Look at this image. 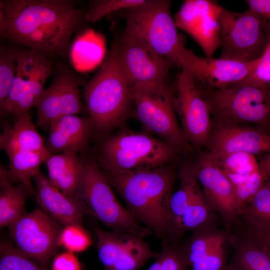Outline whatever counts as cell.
<instances>
[{
	"mask_svg": "<svg viewBox=\"0 0 270 270\" xmlns=\"http://www.w3.org/2000/svg\"><path fill=\"white\" fill-rule=\"evenodd\" d=\"M84 14L70 0H0V38L62 56Z\"/></svg>",
	"mask_w": 270,
	"mask_h": 270,
	"instance_id": "obj_1",
	"label": "cell"
},
{
	"mask_svg": "<svg viewBox=\"0 0 270 270\" xmlns=\"http://www.w3.org/2000/svg\"><path fill=\"white\" fill-rule=\"evenodd\" d=\"M18 51L1 48L0 50V110L5 105L16 74Z\"/></svg>",
	"mask_w": 270,
	"mask_h": 270,
	"instance_id": "obj_34",
	"label": "cell"
},
{
	"mask_svg": "<svg viewBox=\"0 0 270 270\" xmlns=\"http://www.w3.org/2000/svg\"><path fill=\"white\" fill-rule=\"evenodd\" d=\"M225 242L215 248L202 260L192 264V270H224L227 264Z\"/></svg>",
	"mask_w": 270,
	"mask_h": 270,
	"instance_id": "obj_41",
	"label": "cell"
},
{
	"mask_svg": "<svg viewBox=\"0 0 270 270\" xmlns=\"http://www.w3.org/2000/svg\"><path fill=\"white\" fill-rule=\"evenodd\" d=\"M59 246L68 252H80L86 250L92 244V239L82 225L64 226L58 238Z\"/></svg>",
	"mask_w": 270,
	"mask_h": 270,
	"instance_id": "obj_37",
	"label": "cell"
},
{
	"mask_svg": "<svg viewBox=\"0 0 270 270\" xmlns=\"http://www.w3.org/2000/svg\"><path fill=\"white\" fill-rule=\"evenodd\" d=\"M136 116L144 128L177 148L188 147L175 114L174 96L168 85L139 84L130 88Z\"/></svg>",
	"mask_w": 270,
	"mask_h": 270,
	"instance_id": "obj_8",
	"label": "cell"
},
{
	"mask_svg": "<svg viewBox=\"0 0 270 270\" xmlns=\"http://www.w3.org/2000/svg\"><path fill=\"white\" fill-rule=\"evenodd\" d=\"M147 0H92L84 12V20L95 22L104 16L119 10L138 7Z\"/></svg>",
	"mask_w": 270,
	"mask_h": 270,
	"instance_id": "obj_36",
	"label": "cell"
},
{
	"mask_svg": "<svg viewBox=\"0 0 270 270\" xmlns=\"http://www.w3.org/2000/svg\"><path fill=\"white\" fill-rule=\"evenodd\" d=\"M204 87L206 94L201 92L217 123L254 124L270 134V85L236 84L221 89Z\"/></svg>",
	"mask_w": 270,
	"mask_h": 270,
	"instance_id": "obj_6",
	"label": "cell"
},
{
	"mask_svg": "<svg viewBox=\"0 0 270 270\" xmlns=\"http://www.w3.org/2000/svg\"><path fill=\"white\" fill-rule=\"evenodd\" d=\"M267 152V155L258 164V166L260 170L264 174L266 179L270 180V142Z\"/></svg>",
	"mask_w": 270,
	"mask_h": 270,
	"instance_id": "obj_45",
	"label": "cell"
},
{
	"mask_svg": "<svg viewBox=\"0 0 270 270\" xmlns=\"http://www.w3.org/2000/svg\"><path fill=\"white\" fill-rule=\"evenodd\" d=\"M0 226L2 228L8 227L26 213V202L30 194L22 183L13 186L6 176L5 168L2 166H0Z\"/></svg>",
	"mask_w": 270,
	"mask_h": 270,
	"instance_id": "obj_25",
	"label": "cell"
},
{
	"mask_svg": "<svg viewBox=\"0 0 270 270\" xmlns=\"http://www.w3.org/2000/svg\"><path fill=\"white\" fill-rule=\"evenodd\" d=\"M214 160L234 186L260 170L254 155L247 152H236Z\"/></svg>",
	"mask_w": 270,
	"mask_h": 270,
	"instance_id": "obj_31",
	"label": "cell"
},
{
	"mask_svg": "<svg viewBox=\"0 0 270 270\" xmlns=\"http://www.w3.org/2000/svg\"><path fill=\"white\" fill-rule=\"evenodd\" d=\"M92 228L97 238L98 254L104 270H110L130 234L108 232L94 224Z\"/></svg>",
	"mask_w": 270,
	"mask_h": 270,
	"instance_id": "obj_33",
	"label": "cell"
},
{
	"mask_svg": "<svg viewBox=\"0 0 270 270\" xmlns=\"http://www.w3.org/2000/svg\"><path fill=\"white\" fill-rule=\"evenodd\" d=\"M158 253L151 249L144 238L130 234L110 270H138Z\"/></svg>",
	"mask_w": 270,
	"mask_h": 270,
	"instance_id": "obj_29",
	"label": "cell"
},
{
	"mask_svg": "<svg viewBox=\"0 0 270 270\" xmlns=\"http://www.w3.org/2000/svg\"><path fill=\"white\" fill-rule=\"evenodd\" d=\"M160 254L162 260L160 270H188L189 266L180 244L162 242Z\"/></svg>",
	"mask_w": 270,
	"mask_h": 270,
	"instance_id": "obj_39",
	"label": "cell"
},
{
	"mask_svg": "<svg viewBox=\"0 0 270 270\" xmlns=\"http://www.w3.org/2000/svg\"><path fill=\"white\" fill-rule=\"evenodd\" d=\"M193 167L209 205L230 228L238 216L233 184L208 152L202 154Z\"/></svg>",
	"mask_w": 270,
	"mask_h": 270,
	"instance_id": "obj_15",
	"label": "cell"
},
{
	"mask_svg": "<svg viewBox=\"0 0 270 270\" xmlns=\"http://www.w3.org/2000/svg\"><path fill=\"white\" fill-rule=\"evenodd\" d=\"M34 106L37 110L36 124L48 130L51 124L62 116L88 114L82 100L80 82L68 70L61 71L52 84L44 89Z\"/></svg>",
	"mask_w": 270,
	"mask_h": 270,
	"instance_id": "obj_14",
	"label": "cell"
},
{
	"mask_svg": "<svg viewBox=\"0 0 270 270\" xmlns=\"http://www.w3.org/2000/svg\"><path fill=\"white\" fill-rule=\"evenodd\" d=\"M72 151L52 154L46 162L48 178L62 193L72 198L82 178L84 159Z\"/></svg>",
	"mask_w": 270,
	"mask_h": 270,
	"instance_id": "obj_21",
	"label": "cell"
},
{
	"mask_svg": "<svg viewBox=\"0 0 270 270\" xmlns=\"http://www.w3.org/2000/svg\"><path fill=\"white\" fill-rule=\"evenodd\" d=\"M52 270H82V268L77 257L73 252L68 251L54 257Z\"/></svg>",
	"mask_w": 270,
	"mask_h": 270,
	"instance_id": "obj_43",
	"label": "cell"
},
{
	"mask_svg": "<svg viewBox=\"0 0 270 270\" xmlns=\"http://www.w3.org/2000/svg\"><path fill=\"white\" fill-rule=\"evenodd\" d=\"M270 134L258 128L216 123L208 142V152L216 160L236 152L254 155L268 150Z\"/></svg>",
	"mask_w": 270,
	"mask_h": 270,
	"instance_id": "obj_16",
	"label": "cell"
},
{
	"mask_svg": "<svg viewBox=\"0 0 270 270\" xmlns=\"http://www.w3.org/2000/svg\"><path fill=\"white\" fill-rule=\"evenodd\" d=\"M34 179L36 200L44 212L64 226L82 225L84 214L72 198L54 186L40 170Z\"/></svg>",
	"mask_w": 270,
	"mask_h": 270,
	"instance_id": "obj_19",
	"label": "cell"
},
{
	"mask_svg": "<svg viewBox=\"0 0 270 270\" xmlns=\"http://www.w3.org/2000/svg\"><path fill=\"white\" fill-rule=\"evenodd\" d=\"M177 149L146 134L124 130L102 140L98 159L102 172L121 173L164 166L174 158Z\"/></svg>",
	"mask_w": 270,
	"mask_h": 270,
	"instance_id": "obj_5",
	"label": "cell"
},
{
	"mask_svg": "<svg viewBox=\"0 0 270 270\" xmlns=\"http://www.w3.org/2000/svg\"><path fill=\"white\" fill-rule=\"evenodd\" d=\"M170 4V0H147L138 7L126 10L125 28L141 36L156 52L183 70L191 50L185 47L179 36Z\"/></svg>",
	"mask_w": 270,
	"mask_h": 270,
	"instance_id": "obj_7",
	"label": "cell"
},
{
	"mask_svg": "<svg viewBox=\"0 0 270 270\" xmlns=\"http://www.w3.org/2000/svg\"><path fill=\"white\" fill-rule=\"evenodd\" d=\"M180 184L172 193L168 207V233L164 242L178 244V232L180 219L192 198L200 188L193 166L185 164L178 174Z\"/></svg>",
	"mask_w": 270,
	"mask_h": 270,
	"instance_id": "obj_22",
	"label": "cell"
},
{
	"mask_svg": "<svg viewBox=\"0 0 270 270\" xmlns=\"http://www.w3.org/2000/svg\"><path fill=\"white\" fill-rule=\"evenodd\" d=\"M266 180L264 174L259 170L242 184L234 186L238 212L250 202Z\"/></svg>",
	"mask_w": 270,
	"mask_h": 270,
	"instance_id": "obj_38",
	"label": "cell"
},
{
	"mask_svg": "<svg viewBox=\"0 0 270 270\" xmlns=\"http://www.w3.org/2000/svg\"><path fill=\"white\" fill-rule=\"evenodd\" d=\"M102 172L124 199L132 218L164 242L174 172L166 166L121 173Z\"/></svg>",
	"mask_w": 270,
	"mask_h": 270,
	"instance_id": "obj_2",
	"label": "cell"
},
{
	"mask_svg": "<svg viewBox=\"0 0 270 270\" xmlns=\"http://www.w3.org/2000/svg\"><path fill=\"white\" fill-rule=\"evenodd\" d=\"M222 7L210 0H186L174 16L177 28L190 34L206 58L220 46V16Z\"/></svg>",
	"mask_w": 270,
	"mask_h": 270,
	"instance_id": "obj_13",
	"label": "cell"
},
{
	"mask_svg": "<svg viewBox=\"0 0 270 270\" xmlns=\"http://www.w3.org/2000/svg\"><path fill=\"white\" fill-rule=\"evenodd\" d=\"M44 56L43 53L32 49L18 51L16 74L5 105L0 111L1 115L11 114Z\"/></svg>",
	"mask_w": 270,
	"mask_h": 270,
	"instance_id": "obj_26",
	"label": "cell"
},
{
	"mask_svg": "<svg viewBox=\"0 0 270 270\" xmlns=\"http://www.w3.org/2000/svg\"><path fill=\"white\" fill-rule=\"evenodd\" d=\"M12 124L4 122L0 136V148L6 153L13 150L48 152L44 140L32 120L30 112L13 116Z\"/></svg>",
	"mask_w": 270,
	"mask_h": 270,
	"instance_id": "obj_20",
	"label": "cell"
},
{
	"mask_svg": "<svg viewBox=\"0 0 270 270\" xmlns=\"http://www.w3.org/2000/svg\"><path fill=\"white\" fill-rule=\"evenodd\" d=\"M214 213L200 187L189 202L180 219L178 241L188 232L214 228Z\"/></svg>",
	"mask_w": 270,
	"mask_h": 270,
	"instance_id": "obj_28",
	"label": "cell"
},
{
	"mask_svg": "<svg viewBox=\"0 0 270 270\" xmlns=\"http://www.w3.org/2000/svg\"><path fill=\"white\" fill-rule=\"evenodd\" d=\"M244 232L256 239L270 251V232H256L246 228Z\"/></svg>",
	"mask_w": 270,
	"mask_h": 270,
	"instance_id": "obj_44",
	"label": "cell"
},
{
	"mask_svg": "<svg viewBox=\"0 0 270 270\" xmlns=\"http://www.w3.org/2000/svg\"><path fill=\"white\" fill-rule=\"evenodd\" d=\"M176 88L174 108L186 140L196 146L208 144L212 130L211 114L196 79L188 71L182 70Z\"/></svg>",
	"mask_w": 270,
	"mask_h": 270,
	"instance_id": "obj_12",
	"label": "cell"
},
{
	"mask_svg": "<svg viewBox=\"0 0 270 270\" xmlns=\"http://www.w3.org/2000/svg\"><path fill=\"white\" fill-rule=\"evenodd\" d=\"M122 68L130 87L139 84L165 86L174 64L156 52L141 36L124 28L115 38Z\"/></svg>",
	"mask_w": 270,
	"mask_h": 270,
	"instance_id": "obj_10",
	"label": "cell"
},
{
	"mask_svg": "<svg viewBox=\"0 0 270 270\" xmlns=\"http://www.w3.org/2000/svg\"><path fill=\"white\" fill-rule=\"evenodd\" d=\"M259 59L251 62H242L221 58H203L194 54L188 72L204 86L221 89L244 80L254 70Z\"/></svg>",
	"mask_w": 270,
	"mask_h": 270,
	"instance_id": "obj_17",
	"label": "cell"
},
{
	"mask_svg": "<svg viewBox=\"0 0 270 270\" xmlns=\"http://www.w3.org/2000/svg\"><path fill=\"white\" fill-rule=\"evenodd\" d=\"M236 84L270 85V36L254 70L244 80Z\"/></svg>",
	"mask_w": 270,
	"mask_h": 270,
	"instance_id": "obj_40",
	"label": "cell"
},
{
	"mask_svg": "<svg viewBox=\"0 0 270 270\" xmlns=\"http://www.w3.org/2000/svg\"><path fill=\"white\" fill-rule=\"evenodd\" d=\"M84 172L72 199L84 214L102 222L112 231L142 238L152 232L142 226L118 202L110 184L93 160L84 159Z\"/></svg>",
	"mask_w": 270,
	"mask_h": 270,
	"instance_id": "obj_4",
	"label": "cell"
},
{
	"mask_svg": "<svg viewBox=\"0 0 270 270\" xmlns=\"http://www.w3.org/2000/svg\"><path fill=\"white\" fill-rule=\"evenodd\" d=\"M130 88L114 38L98 71L84 88V98L94 128L106 132L122 122L132 104Z\"/></svg>",
	"mask_w": 270,
	"mask_h": 270,
	"instance_id": "obj_3",
	"label": "cell"
},
{
	"mask_svg": "<svg viewBox=\"0 0 270 270\" xmlns=\"http://www.w3.org/2000/svg\"><path fill=\"white\" fill-rule=\"evenodd\" d=\"M226 234L214 228L192 232L180 247L189 267L202 260L219 244L225 242Z\"/></svg>",
	"mask_w": 270,
	"mask_h": 270,
	"instance_id": "obj_30",
	"label": "cell"
},
{
	"mask_svg": "<svg viewBox=\"0 0 270 270\" xmlns=\"http://www.w3.org/2000/svg\"><path fill=\"white\" fill-rule=\"evenodd\" d=\"M250 10L258 19L261 26L268 38L270 36V0H246Z\"/></svg>",
	"mask_w": 270,
	"mask_h": 270,
	"instance_id": "obj_42",
	"label": "cell"
},
{
	"mask_svg": "<svg viewBox=\"0 0 270 270\" xmlns=\"http://www.w3.org/2000/svg\"><path fill=\"white\" fill-rule=\"evenodd\" d=\"M232 259L224 270H270V251L246 232L232 238Z\"/></svg>",
	"mask_w": 270,
	"mask_h": 270,
	"instance_id": "obj_23",
	"label": "cell"
},
{
	"mask_svg": "<svg viewBox=\"0 0 270 270\" xmlns=\"http://www.w3.org/2000/svg\"><path fill=\"white\" fill-rule=\"evenodd\" d=\"M62 225L42 209L36 208L22 216L8 228L16 248L48 268L59 246Z\"/></svg>",
	"mask_w": 270,
	"mask_h": 270,
	"instance_id": "obj_11",
	"label": "cell"
},
{
	"mask_svg": "<svg viewBox=\"0 0 270 270\" xmlns=\"http://www.w3.org/2000/svg\"><path fill=\"white\" fill-rule=\"evenodd\" d=\"M6 154L9 160L8 169H5L8 178L12 182L24 184L31 196L36 194L32 179L40 170V165L52 155L50 153L16 150Z\"/></svg>",
	"mask_w": 270,
	"mask_h": 270,
	"instance_id": "obj_24",
	"label": "cell"
},
{
	"mask_svg": "<svg viewBox=\"0 0 270 270\" xmlns=\"http://www.w3.org/2000/svg\"><path fill=\"white\" fill-rule=\"evenodd\" d=\"M0 270H48V268L20 253L10 242L0 246Z\"/></svg>",
	"mask_w": 270,
	"mask_h": 270,
	"instance_id": "obj_35",
	"label": "cell"
},
{
	"mask_svg": "<svg viewBox=\"0 0 270 270\" xmlns=\"http://www.w3.org/2000/svg\"><path fill=\"white\" fill-rule=\"evenodd\" d=\"M239 218L246 229L270 232V180H266L250 202L239 210Z\"/></svg>",
	"mask_w": 270,
	"mask_h": 270,
	"instance_id": "obj_27",
	"label": "cell"
},
{
	"mask_svg": "<svg viewBox=\"0 0 270 270\" xmlns=\"http://www.w3.org/2000/svg\"><path fill=\"white\" fill-rule=\"evenodd\" d=\"M53 64L45 56L28 82L26 88L12 110L13 116L30 112L44 90V85L52 73Z\"/></svg>",
	"mask_w": 270,
	"mask_h": 270,
	"instance_id": "obj_32",
	"label": "cell"
},
{
	"mask_svg": "<svg viewBox=\"0 0 270 270\" xmlns=\"http://www.w3.org/2000/svg\"><path fill=\"white\" fill-rule=\"evenodd\" d=\"M93 129L90 117L78 115L62 116L50 126L46 148L51 154L68 151L84 152L88 148Z\"/></svg>",
	"mask_w": 270,
	"mask_h": 270,
	"instance_id": "obj_18",
	"label": "cell"
},
{
	"mask_svg": "<svg viewBox=\"0 0 270 270\" xmlns=\"http://www.w3.org/2000/svg\"><path fill=\"white\" fill-rule=\"evenodd\" d=\"M220 26L222 48L220 58L251 62L262 56L268 45V36L250 10L237 12L222 7Z\"/></svg>",
	"mask_w": 270,
	"mask_h": 270,
	"instance_id": "obj_9",
	"label": "cell"
}]
</instances>
